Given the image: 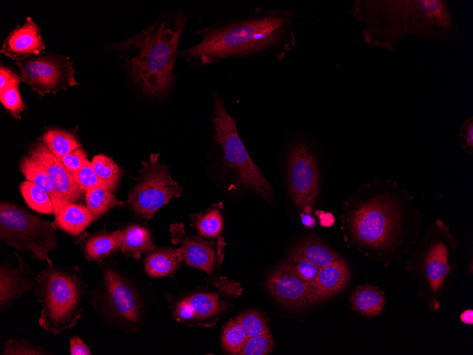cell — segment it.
<instances>
[{
    "label": "cell",
    "instance_id": "cell-16",
    "mask_svg": "<svg viewBox=\"0 0 473 355\" xmlns=\"http://www.w3.org/2000/svg\"><path fill=\"white\" fill-rule=\"evenodd\" d=\"M45 47L38 26L28 18L23 25L9 33L1 52L13 60L23 59L38 55Z\"/></svg>",
    "mask_w": 473,
    "mask_h": 355
},
{
    "label": "cell",
    "instance_id": "cell-12",
    "mask_svg": "<svg viewBox=\"0 0 473 355\" xmlns=\"http://www.w3.org/2000/svg\"><path fill=\"white\" fill-rule=\"evenodd\" d=\"M266 288L278 302L287 308H302L318 302L313 287L297 276L285 261L270 273Z\"/></svg>",
    "mask_w": 473,
    "mask_h": 355
},
{
    "label": "cell",
    "instance_id": "cell-34",
    "mask_svg": "<svg viewBox=\"0 0 473 355\" xmlns=\"http://www.w3.org/2000/svg\"><path fill=\"white\" fill-rule=\"evenodd\" d=\"M237 317L245 329L248 337L270 333L267 320L257 310H246Z\"/></svg>",
    "mask_w": 473,
    "mask_h": 355
},
{
    "label": "cell",
    "instance_id": "cell-31",
    "mask_svg": "<svg viewBox=\"0 0 473 355\" xmlns=\"http://www.w3.org/2000/svg\"><path fill=\"white\" fill-rule=\"evenodd\" d=\"M90 163L107 189L111 192L115 191L122 175L120 167L111 158L102 154L95 155Z\"/></svg>",
    "mask_w": 473,
    "mask_h": 355
},
{
    "label": "cell",
    "instance_id": "cell-32",
    "mask_svg": "<svg viewBox=\"0 0 473 355\" xmlns=\"http://www.w3.org/2000/svg\"><path fill=\"white\" fill-rule=\"evenodd\" d=\"M248 336L237 317L230 320L224 327L222 334L223 349L231 354H239Z\"/></svg>",
    "mask_w": 473,
    "mask_h": 355
},
{
    "label": "cell",
    "instance_id": "cell-41",
    "mask_svg": "<svg viewBox=\"0 0 473 355\" xmlns=\"http://www.w3.org/2000/svg\"><path fill=\"white\" fill-rule=\"evenodd\" d=\"M22 81V78L18 77L16 73L10 69L1 65L0 68V91L13 86L19 84Z\"/></svg>",
    "mask_w": 473,
    "mask_h": 355
},
{
    "label": "cell",
    "instance_id": "cell-10",
    "mask_svg": "<svg viewBox=\"0 0 473 355\" xmlns=\"http://www.w3.org/2000/svg\"><path fill=\"white\" fill-rule=\"evenodd\" d=\"M287 174L295 205L309 214L319 194V174L316 158L308 146L297 142L290 149Z\"/></svg>",
    "mask_w": 473,
    "mask_h": 355
},
{
    "label": "cell",
    "instance_id": "cell-38",
    "mask_svg": "<svg viewBox=\"0 0 473 355\" xmlns=\"http://www.w3.org/2000/svg\"><path fill=\"white\" fill-rule=\"evenodd\" d=\"M2 354L40 355L47 354L40 347L35 346L28 342L11 339L5 343Z\"/></svg>",
    "mask_w": 473,
    "mask_h": 355
},
{
    "label": "cell",
    "instance_id": "cell-9",
    "mask_svg": "<svg viewBox=\"0 0 473 355\" xmlns=\"http://www.w3.org/2000/svg\"><path fill=\"white\" fill-rule=\"evenodd\" d=\"M21 77L41 96L59 89L77 85L72 62L61 55H42L16 59Z\"/></svg>",
    "mask_w": 473,
    "mask_h": 355
},
{
    "label": "cell",
    "instance_id": "cell-20",
    "mask_svg": "<svg viewBox=\"0 0 473 355\" xmlns=\"http://www.w3.org/2000/svg\"><path fill=\"white\" fill-rule=\"evenodd\" d=\"M93 221V217L86 206L79 203H69L64 206L52 223L70 235L76 236L82 233Z\"/></svg>",
    "mask_w": 473,
    "mask_h": 355
},
{
    "label": "cell",
    "instance_id": "cell-19",
    "mask_svg": "<svg viewBox=\"0 0 473 355\" xmlns=\"http://www.w3.org/2000/svg\"><path fill=\"white\" fill-rule=\"evenodd\" d=\"M17 269L8 267L4 264L0 268V307L5 308L13 300L33 287V283L24 274L23 263L20 257Z\"/></svg>",
    "mask_w": 473,
    "mask_h": 355
},
{
    "label": "cell",
    "instance_id": "cell-21",
    "mask_svg": "<svg viewBox=\"0 0 473 355\" xmlns=\"http://www.w3.org/2000/svg\"><path fill=\"white\" fill-rule=\"evenodd\" d=\"M351 305L355 311L374 317L383 310L386 299L382 291L373 286L360 285L350 296Z\"/></svg>",
    "mask_w": 473,
    "mask_h": 355
},
{
    "label": "cell",
    "instance_id": "cell-8",
    "mask_svg": "<svg viewBox=\"0 0 473 355\" xmlns=\"http://www.w3.org/2000/svg\"><path fill=\"white\" fill-rule=\"evenodd\" d=\"M159 156L152 154L149 160L142 162L139 181L127 198L130 210L146 220L182 193V187L172 179L167 166L159 162Z\"/></svg>",
    "mask_w": 473,
    "mask_h": 355
},
{
    "label": "cell",
    "instance_id": "cell-4",
    "mask_svg": "<svg viewBox=\"0 0 473 355\" xmlns=\"http://www.w3.org/2000/svg\"><path fill=\"white\" fill-rule=\"evenodd\" d=\"M186 21L183 13H176L116 45L130 75L144 94L163 96L173 86V71Z\"/></svg>",
    "mask_w": 473,
    "mask_h": 355
},
{
    "label": "cell",
    "instance_id": "cell-40",
    "mask_svg": "<svg viewBox=\"0 0 473 355\" xmlns=\"http://www.w3.org/2000/svg\"><path fill=\"white\" fill-rule=\"evenodd\" d=\"M459 143L469 155L473 154V117L468 118L462 125L459 135Z\"/></svg>",
    "mask_w": 473,
    "mask_h": 355
},
{
    "label": "cell",
    "instance_id": "cell-22",
    "mask_svg": "<svg viewBox=\"0 0 473 355\" xmlns=\"http://www.w3.org/2000/svg\"><path fill=\"white\" fill-rule=\"evenodd\" d=\"M183 260L181 247L158 249L151 252L145 259V271L151 277L172 275Z\"/></svg>",
    "mask_w": 473,
    "mask_h": 355
},
{
    "label": "cell",
    "instance_id": "cell-27",
    "mask_svg": "<svg viewBox=\"0 0 473 355\" xmlns=\"http://www.w3.org/2000/svg\"><path fill=\"white\" fill-rule=\"evenodd\" d=\"M86 207L92 213L93 221L110 209L121 207L124 202L118 201L109 190L103 187L89 189L85 193Z\"/></svg>",
    "mask_w": 473,
    "mask_h": 355
},
{
    "label": "cell",
    "instance_id": "cell-28",
    "mask_svg": "<svg viewBox=\"0 0 473 355\" xmlns=\"http://www.w3.org/2000/svg\"><path fill=\"white\" fill-rule=\"evenodd\" d=\"M220 209V205H212L191 216L192 225L200 235L206 237H216L220 234L223 224Z\"/></svg>",
    "mask_w": 473,
    "mask_h": 355
},
{
    "label": "cell",
    "instance_id": "cell-2",
    "mask_svg": "<svg viewBox=\"0 0 473 355\" xmlns=\"http://www.w3.org/2000/svg\"><path fill=\"white\" fill-rule=\"evenodd\" d=\"M292 21L288 11L273 10L215 25L203 30L201 40L183 54L200 64L273 52L283 56L294 46Z\"/></svg>",
    "mask_w": 473,
    "mask_h": 355
},
{
    "label": "cell",
    "instance_id": "cell-37",
    "mask_svg": "<svg viewBox=\"0 0 473 355\" xmlns=\"http://www.w3.org/2000/svg\"><path fill=\"white\" fill-rule=\"evenodd\" d=\"M73 176L82 195L86 193L89 189L95 187H103L107 189L105 184L95 174L89 160Z\"/></svg>",
    "mask_w": 473,
    "mask_h": 355
},
{
    "label": "cell",
    "instance_id": "cell-42",
    "mask_svg": "<svg viewBox=\"0 0 473 355\" xmlns=\"http://www.w3.org/2000/svg\"><path fill=\"white\" fill-rule=\"evenodd\" d=\"M70 354L72 355H91V351L79 337H73L70 339Z\"/></svg>",
    "mask_w": 473,
    "mask_h": 355
},
{
    "label": "cell",
    "instance_id": "cell-29",
    "mask_svg": "<svg viewBox=\"0 0 473 355\" xmlns=\"http://www.w3.org/2000/svg\"><path fill=\"white\" fill-rule=\"evenodd\" d=\"M40 140L58 158L72 152L79 147H81L79 142L72 134L59 129H50L47 130L42 135Z\"/></svg>",
    "mask_w": 473,
    "mask_h": 355
},
{
    "label": "cell",
    "instance_id": "cell-3",
    "mask_svg": "<svg viewBox=\"0 0 473 355\" xmlns=\"http://www.w3.org/2000/svg\"><path fill=\"white\" fill-rule=\"evenodd\" d=\"M370 196L356 206L348 222L355 242L378 257L399 249L409 236L414 220L411 196L395 181L376 179Z\"/></svg>",
    "mask_w": 473,
    "mask_h": 355
},
{
    "label": "cell",
    "instance_id": "cell-5",
    "mask_svg": "<svg viewBox=\"0 0 473 355\" xmlns=\"http://www.w3.org/2000/svg\"><path fill=\"white\" fill-rule=\"evenodd\" d=\"M36 293L42 305L39 325L55 334L81 317V285L76 275L53 266L39 275Z\"/></svg>",
    "mask_w": 473,
    "mask_h": 355
},
{
    "label": "cell",
    "instance_id": "cell-7",
    "mask_svg": "<svg viewBox=\"0 0 473 355\" xmlns=\"http://www.w3.org/2000/svg\"><path fill=\"white\" fill-rule=\"evenodd\" d=\"M0 239L16 251H30L34 258L52 266L48 253L57 247L55 227L20 205L1 203Z\"/></svg>",
    "mask_w": 473,
    "mask_h": 355
},
{
    "label": "cell",
    "instance_id": "cell-1",
    "mask_svg": "<svg viewBox=\"0 0 473 355\" xmlns=\"http://www.w3.org/2000/svg\"><path fill=\"white\" fill-rule=\"evenodd\" d=\"M351 13L364 25L363 40L372 47L395 50L409 36L448 42L461 37L445 0H356Z\"/></svg>",
    "mask_w": 473,
    "mask_h": 355
},
{
    "label": "cell",
    "instance_id": "cell-18",
    "mask_svg": "<svg viewBox=\"0 0 473 355\" xmlns=\"http://www.w3.org/2000/svg\"><path fill=\"white\" fill-rule=\"evenodd\" d=\"M349 279L348 266L341 257L320 268L312 286L318 302L326 300L338 293L347 286Z\"/></svg>",
    "mask_w": 473,
    "mask_h": 355
},
{
    "label": "cell",
    "instance_id": "cell-13",
    "mask_svg": "<svg viewBox=\"0 0 473 355\" xmlns=\"http://www.w3.org/2000/svg\"><path fill=\"white\" fill-rule=\"evenodd\" d=\"M29 156L47 174L62 208L67 204L77 202L81 198L82 194L73 175L42 140L32 145Z\"/></svg>",
    "mask_w": 473,
    "mask_h": 355
},
{
    "label": "cell",
    "instance_id": "cell-6",
    "mask_svg": "<svg viewBox=\"0 0 473 355\" xmlns=\"http://www.w3.org/2000/svg\"><path fill=\"white\" fill-rule=\"evenodd\" d=\"M212 122L213 138L221 147L225 164L236 174L244 187L270 201L273 188L249 156L238 134L234 119L217 92L213 94Z\"/></svg>",
    "mask_w": 473,
    "mask_h": 355
},
{
    "label": "cell",
    "instance_id": "cell-23",
    "mask_svg": "<svg viewBox=\"0 0 473 355\" xmlns=\"http://www.w3.org/2000/svg\"><path fill=\"white\" fill-rule=\"evenodd\" d=\"M121 233L122 254L136 260L139 259L142 253L152 252L157 248L147 229L141 225L127 226L121 230Z\"/></svg>",
    "mask_w": 473,
    "mask_h": 355
},
{
    "label": "cell",
    "instance_id": "cell-35",
    "mask_svg": "<svg viewBox=\"0 0 473 355\" xmlns=\"http://www.w3.org/2000/svg\"><path fill=\"white\" fill-rule=\"evenodd\" d=\"M275 346L274 340L270 333L249 337L241 355H266L270 353Z\"/></svg>",
    "mask_w": 473,
    "mask_h": 355
},
{
    "label": "cell",
    "instance_id": "cell-25",
    "mask_svg": "<svg viewBox=\"0 0 473 355\" xmlns=\"http://www.w3.org/2000/svg\"><path fill=\"white\" fill-rule=\"evenodd\" d=\"M121 246L120 230L113 232H100L86 242L84 248L85 257L90 261L99 260L120 249Z\"/></svg>",
    "mask_w": 473,
    "mask_h": 355
},
{
    "label": "cell",
    "instance_id": "cell-26",
    "mask_svg": "<svg viewBox=\"0 0 473 355\" xmlns=\"http://www.w3.org/2000/svg\"><path fill=\"white\" fill-rule=\"evenodd\" d=\"M19 168L27 181L32 182L50 195L54 206V215L56 217L62 206L45 169L30 156H25L21 159Z\"/></svg>",
    "mask_w": 473,
    "mask_h": 355
},
{
    "label": "cell",
    "instance_id": "cell-43",
    "mask_svg": "<svg viewBox=\"0 0 473 355\" xmlns=\"http://www.w3.org/2000/svg\"><path fill=\"white\" fill-rule=\"evenodd\" d=\"M460 319L462 322L472 325L473 323V311L472 310H467L464 311L461 315Z\"/></svg>",
    "mask_w": 473,
    "mask_h": 355
},
{
    "label": "cell",
    "instance_id": "cell-30",
    "mask_svg": "<svg viewBox=\"0 0 473 355\" xmlns=\"http://www.w3.org/2000/svg\"><path fill=\"white\" fill-rule=\"evenodd\" d=\"M19 189L30 208L40 213H54L52 198L44 190L27 180L20 184Z\"/></svg>",
    "mask_w": 473,
    "mask_h": 355
},
{
    "label": "cell",
    "instance_id": "cell-15",
    "mask_svg": "<svg viewBox=\"0 0 473 355\" xmlns=\"http://www.w3.org/2000/svg\"><path fill=\"white\" fill-rule=\"evenodd\" d=\"M104 277L109 305L114 313L125 321L137 322L139 317L140 304L132 286L113 269H106Z\"/></svg>",
    "mask_w": 473,
    "mask_h": 355
},
{
    "label": "cell",
    "instance_id": "cell-39",
    "mask_svg": "<svg viewBox=\"0 0 473 355\" xmlns=\"http://www.w3.org/2000/svg\"><path fill=\"white\" fill-rule=\"evenodd\" d=\"M59 159L73 176L78 172L88 161L86 152L82 147L60 157Z\"/></svg>",
    "mask_w": 473,
    "mask_h": 355
},
{
    "label": "cell",
    "instance_id": "cell-36",
    "mask_svg": "<svg viewBox=\"0 0 473 355\" xmlns=\"http://www.w3.org/2000/svg\"><path fill=\"white\" fill-rule=\"evenodd\" d=\"M0 101L14 118L21 119L20 113L23 111L25 105L18 91V84L0 91Z\"/></svg>",
    "mask_w": 473,
    "mask_h": 355
},
{
    "label": "cell",
    "instance_id": "cell-14",
    "mask_svg": "<svg viewBox=\"0 0 473 355\" xmlns=\"http://www.w3.org/2000/svg\"><path fill=\"white\" fill-rule=\"evenodd\" d=\"M169 230L172 243L181 245L183 260L188 265L207 273L212 271L217 260L212 242L188 235L183 223L171 224Z\"/></svg>",
    "mask_w": 473,
    "mask_h": 355
},
{
    "label": "cell",
    "instance_id": "cell-33",
    "mask_svg": "<svg viewBox=\"0 0 473 355\" xmlns=\"http://www.w3.org/2000/svg\"><path fill=\"white\" fill-rule=\"evenodd\" d=\"M285 261L297 276L313 286L320 270L319 266L295 250L289 254Z\"/></svg>",
    "mask_w": 473,
    "mask_h": 355
},
{
    "label": "cell",
    "instance_id": "cell-11",
    "mask_svg": "<svg viewBox=\"0 0 473 355\" xmlns=\"http://www.w3.org/2000/svg\"><path fill=\"white\" fill-rule=\"evenodd\" d=\"M423 240L420 248L423 252L424 273L432 291L438 292L450 270L449 257L455 240L438 220Z\"/></svg>",
    "mask_w": 473,
    "mask_h": 355
},
{
    "label": "cell",
    "instance_id": "cell-44",
    "mask_svg": "<svg viewBox=\"0 0 473 355\" xmlns=\"http://www.w3.org/2000/svg\"><path fill=\"white\" fill-rule=\"evenodd\" d=\"M304 225L307 227H313L314 225V220L309 215H304L302 218Z\"/></svg>",
    "mask_w": 473,
    "mask_h": 355
},
{
    "label": "cell",
    "instance_id": "cell-17",
    "mask_svg": "<svg viewBox=\"0 0 473 355\" xmlns=\"http://www.w3.org/2000/svg\"><path fill=\"white\" fill-rule=\"evenodd\" d=\"M225 309L220 295L214 293H196L179 302L173 315L181 322H195L211 319Z\"/></svg>",
    "mask_w": 473,
    "mask_h": 355
},
{
    "label": "cell",
    "instance_id": "cell-24",
    "mask_svg": "<svg viewBox=\"0 0 473 355\" xmlns=\"http://www.w3.org/2000/svg\"><path fill=\"white\" fill-rule=\"evenodd\" d=\"M319 268L327 266L341 257L321 239L311 235L300 241L293 249Z\"/></svg>",
    "mask_w": 473,
    "mask_h": 355
}]
</instances>
